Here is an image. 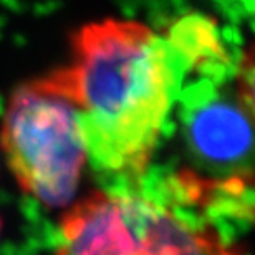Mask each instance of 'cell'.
<instances>
[{"instance_id": "cell-4", "label": "cell", "mask_w": 255, "mask_h": 255, "mask_svg": "<svg viewBox=\"0 0 255 255\" xmlns=\"http://www.w3.org/2000/svg\"><path fill=\"white\" fill-rule=\"evenodd\" d=\"M137 229L129 189L98 191L65 214L57 255H136Z\"/></svg>"}, {"instance_id": "cell-3", "label": "cell", "mask_w": 255, "mask_h": 255, "mask_svg": "<svg viewBox=\"0 0 255 255\" xmlns=\"http://www.w3.org/2000/svg\"><path fill=\"white\" fill-rule=\"evenodd\" d=\"M221 81L197 78L179 86L181 121L191 154L222 176L251 172L252 98L242 90L229 93Z\"/></svg>"}, {"instance_id": "cell-2", "label": "cell", "mask_w": 255, "mask_h": 255, "mask_svg": "<svg viewBox=\"0 0 255 255\" xmlns=\"http://www.w3.org/2000/svg\"><path fill=\"white\" fill-rule=\"evenodd\" d=\"M2 146L20 187L45 206L70 202L86 161L78 111L40 78L8 101Z\"/></svg>"}, {"instance_id": "cell-1", "label": "cell", "mask_w": 255, "mask_h": 255, "mask_svg": "<svg viewBox=\"0 0 255 255\" xmlns=\"http://www.w3.org/2000/svg\"><path fill=\"white\" fill-rule=\"evenodd\" d=\"M71 50V65L42 80L73 103L86 154L111 189H132L181 85L164 40L142 23L108 18L76 32Z\"/></svg>"}, {"instance_id": "cell-6", "label": "cell", "mask_w": 255, "mask_h": 255, "mask_svg": "<svg viewBox=\"0 0 255 255\" xmlns=\"http://www.w3.org/2000/svg\"><path fill=\"white\" fill-rule=\"evenodd\" d=\"M162 40L181 83L187 71L199 78L226 80L231 60L211 18L197 13L177 18Z\"/></svg>"}, {"instance_id": "cell-7", "label": "cell", "mask_w": 255, "mask_h": 255, "mask_svg": "<svg viewBox=\"0 0 255 255\" xmlns=\"http://www.w3.org/2000/svg\"><path fill=\"white\" fill-rule=\"evenodd\" d=\"M3 236H5V222H3L2 216H0V249L3 246Z\"/></svg>"}, {"instance_id": "cell-5", "label": "cell", "mask_w": 255, "mask_h": 255, "mask_svg": "<svg viewBox=\"0 0 255 255\" xmlns=\"http://www.w3.org/2000/svg\"><path fill=\"white\" fill-rule=\"evenodd\" d=\"M137 229L136 255H239L216 231L129 189Z\"/></svg>"}]
</instances>
